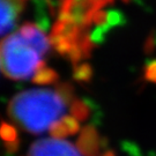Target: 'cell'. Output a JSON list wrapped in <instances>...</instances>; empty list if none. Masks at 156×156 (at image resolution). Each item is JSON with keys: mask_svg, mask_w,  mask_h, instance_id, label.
<instances>
[{"mask_svg": "<svg viewBox=\"0 0 156 156\" xmlns=\"http://www.w3.org/2000/svg\"><path fill=\"white\" fill-rule=\"evenodd\" d=\"M11 119L23 131L33 134L52 132L68 118L82 119L86 108L73 98L69 89L38 88L21 91L8 104Z\"/></svg>", "mask_w": 156, "mask_h": 156, "instance_id": "1", "label": "cell"}, {"mask_svg": "<svg viewBox=\"0 0 156 156\" xmlns=\"http://www.w3.org/2000/svg\"><path fill=\"white\" fill-rule=\"evenodd\" d=\"M51 42L36 24L27 23L6 36L1 43V69L11 80H34L37 83H51L56 73L46 67L45 57Z\"/></svg>", "mask_w": 156, "mask_h": 156, "instance_id": "2", "label": "cell"}, {"mask_svg": "<svg viewBox=\"0 0 156 156\" xmlns=\"http://www.w3.org/2000/svg\"><path fill=\"white\" fill-rule=\"evenodd\" d=\"M27 156H82V151L72 142L53 136L34 142Z\"/></svg>", "mask_w": 156, "mask_h": 156, "instance_id": "3", "label": "cell"}, {"mask_svg": "<svg viewBox=\"0 0 156 156\" xmlns=\"http://www.w3.org/2000/svg\"><path fill=\"white\" fill-rule=\"evenodd\" d=\"M24 7V0H1V35L13 33Z\"/></svg>", "mask_w": 156, "mask_h": 156, "instance_id": "4", "label": "cell"}, {"mask_svg": "<svg viewBox=\"0 0 156 156\" xmlns=\"http://www.w3.org/2000/svg\"><path fill=\"white\" fill-rule=\"evenodd\" d=\"M105 156H112V155H110V153H108V155H105Z\"/></svg>", "mask_w": 156, "mask_h": 156, "instance_id": "5", "label": "cell"}, {"mask_svg": "<svg viewBox=\"0 0 156 156\" xmlns=\"http://www.w3.org/2000/svg\"><path fill=\"white\" fill-rule=\"evenodd\" d=\"M67 1H69V0H67Z\"/></svg>", "mask_w": 156, "mask_h": 156, "instance_id": "6", "label": "cell"}]
</instances>
